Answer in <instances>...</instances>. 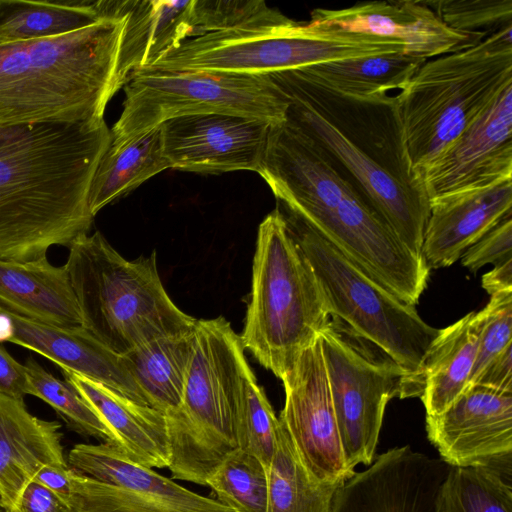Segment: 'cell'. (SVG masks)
<instances>
[{"label":"cell","mask_w":512,"mask_h":512,"mask_svg":"<svg viewBox=\"0 0 512 512\" xmlns=\"http://www.w3.org/2000/svg\"><path fill=\"white\" fill-rule=\"evenodd\" d=\"M111 136L104 118L0 126V259L47 258L87 234L91 182Z\"/></svg>","instance_id":"6da1fadb"},{"label":"cell","mask_w":512,"mask_h":512,"mask_svg":"<svg viewBox=\"0 0 512 512\" xmlns=\"http://www.w3.org/2000/svg\"><path fill=\"white\" fill-rule=\"evenodd\" d=\"M268 75L286 99L285 123L320 146L404 245L423 257L430 198L411 167L396 96H348L299 69Z\"/></svg>","instance_id":"7a4b0ae2"},{"label":"cell","mask_w":512,"mask_h":512,"mask_svg":"<svg viewBox=\"0 0 512 512\" xmlns=\"http://www.w3.org/2000/svg\"><path fill=\"white\" fill-rule=\"evenodd\" d=\"M292 212L398 298L416 305L429 268L367 202L343 169L288 124L272 125L258 171Z\"/></svg>","instance_id":"3957f363"},{"label":"cell","mask_w":512,"mask_h":512,"mask_svg":"<svg viewBox=\"0 0 512 512\" xmlns=\"http://www.w3.org/2000/svg\"><path fill=\"white\" fill-rule=\"evenodd\" d=\"M125 18L124 12L67 34L0 44V126L104 118L118 91Z\"/></svg>","instance_id":"277c9868"},{"label":"cell","mask_w":512,"mask_h":512,"mask_svg":"<svg viewBox=\"0 0 512 512\" xmlns=\"http://www.w3.org/2000/svg\"><path fill=\"white\" fill-rule=\"evenodd\" d=\"M65 264L83 327L118 355L157 338L189 331L197 319L168 296L156 253L134 261L122 257L96 231L77 237Z\"/></svg>","instance_id":"5b68a950"},{"label":"cell","mask_w":512,"mask_h":512,"mask_svg":"<svg viewBox=\"0 0 512 512\" xmlns=\"http://www.w3.org/2000/svg\"><path fill=\"white\" fill-rule=\"evenodd\" d=\"M240 335L223 317L197 319L181 406L164 414L173 479L206 486L237 448L234 424L253 372Z\"/></svg>","instance_id":"8992f818"},{"label":"cell","mask_w":512,"mask_h":512,"mask_svg":"<svg viewBox=\"0 0 512 512\" xmlns=\"http://www.w3.org/2000/svg\"><path fill=\"white\" fill-rule=\"evenodd\" d=\"M511 81L512 25L426 60L396 95L413 171L422 175Z\"/></svg>","instance_id":"52a82bcc"},{"label":"cell","mask_w":512,"mask_h":512,"mask_svg":"<svg viewBox=\"0 0 512 512\" xmlns=\"http://www.w3.org/2000/svg\"><path fill=\"white\" fill-rule=\"evenodd\" d=\"M252 286L240 335L280 380L331 317L314 271L278 208L258 228Z\"/></svg>","instance_id":"ba28073f"},{"label":"cell","mask_w":512,"mask_h":512,"mask_svg":"<svg viewBox=\"0 0 512 512\" xmlns=\"http://www.w3.org/2000/svg\"><path fill=\"white\" fill-rule=\"evenodd\" d=\"M277 208L314 271L329 315L406 372L401 399L420 398L423 363L440 329L427 324L414 305L366 275L298 216Z\"/></svg>","instance_id":"9c48e42d"},{"label":"cell","mask_w":512,"mask_h":512,"mask_svg":"<svg viewBox=\"0 0 512 512\" xmlns=\"http://www.w3.org/2000/svg\"><path fill=\"white\" fill-rule=\"evenodd\" d=\"M403 51L400 41L289 20L253 23L190 38L144 69L271 74Z\"/></svg>","instance_id":"30bf717a"},{"label":"cell","mask_w":512,"mask_h":512,"mask_svg":"<svg viewBox=\"0 0 512 512\" xmlns=\"http://www.w3.org/2000/svg\"><path fill=\"white\" fill-rule=\"evenodd\" d=\"M110 130L111 143L142 134L167 120L197 114H228L272 125L286 120L287 102L268 74L225 71H134Z\"/></svg>","instance_id":"8fae6325"},{"label":"cell","mask_w":512,"mask_h":512,"mask_svg":"<svg viewBox=\"0 0 512 512\" xmlns=\"http://www.w3.org/2000/svg\"><path fill=\"white\" fill-rule=\"evenodd\" d=\"M318 336L344 456L355 471L374 461L387 403L401 397L407 374L336 317Z\"/></svg>","instance_id":"7c38bea8"},{"label":"cell","mask_w":512,"mask_h":512,"mask_svg":"<svg viewBox=\"0 0 512 512\" xmlns=\"http://www.w3.org/2000/svg\"><path fill=\"white\" fill-rule=\"evenodd\" d=\"M69 504L73 512H235L195 493L108 444H76Z\"/></svg>","instance_id":"4fadbf2b"},{"label":"cell","mask_w":512,"mask_h":512,"mask_svg":"<svg viewBox=\"0 0 512 512\" xmlns=\"http://www.w3.org/2000/svg\"><path fill=\"white\" fill-rule=\"evenodd\" d=\"M281 380L285 403L278 419L302 461L319 480L344 483L356 472L344 456L319 336Z\"/></svg>","instance_id":"5bb4252c"},{"label":"cell","mask_w":512,"mask_h":512,"mask_svg":"<svg viewBox=\"0 0 512 512\" xmlns=\"http://www.w3.org/2000/svg\"><path fill=\"white\" fill-rule=\"evenodd\" d=\"M170 167L201 174L237 170L258 173L272 124L228 114H197L161 125Z\"/></svg>","instance_id":"9a60e30c"},{"label":"cell","mask_w":512,"mask_h":512,"mask_svg":"<svg viewBox=\"0 0 512 512\" xmlns=\"http://www.w3.org/2000/svg\"><path fill=\"white\" fill-rule=\"evenodd\" d=\"M429 198L512 179V81L422 174Z\"/></svg>","instance_id":"2e32d148"},{"label":"cell","mask_w":512,"mask_h":512,"mask_svg":"<svg viewBox=\"0 0 512 512\" xmlns=\"http://www.w3.org/2000/svg\"><path fill=\"white\" fill-rule=\"evenodd\" d=\"M450 467L409 445L390 449L338 488L332 512H435Z\"/></svg>","instance_id":"e0dca14e"},{"label":"cell","mask_w":512,"mask_h":512,"mask_svg":"<svg viewBox=\"0 0 512 512\" xmlns=\"http://www.w3.org/2000/svg\"><path fill=\"white\" fill-rule=\"evenodd\" d=\"M426 431L450 466L483 465L512 453V392L470 385L442 413L426 415Z\"/></svg>","instance_id":"ac0fdd59"},{"label":"cell","mask_w":512,"mask_h":512,"mask_svg":"<svg viewBox=\"0 0 512 512\" xmlns=\"http://www.w3.org/2000/svg\"><path fill=\"white\" fill-rule=\"evenodd\" d=\"M309 23L400 41L404 54L426 60L483 40L450 29L423 0L367 1L338 10L318 8L311 12Z\"/></svg>","instance_id":"d6986e66"},{"label":"cell","mask_w":512,"mask_h":512,"mask_svg":"<svg viewBox=\"0 0 512 512\" xmlns=\"http://www.w3.org/2000/svg\"><path fill=\"white\" fill-rule=\"evenodd\" d=\"M32 350L66 368L98 381L141 405L147 401L121 355L108 349L83 326L66 328L24 317L0 303V343Z\"/></svg>","instance_id":"ffe728a7"},{"label":"cell","mask_w":512,"mask_h":512,"mask_svg":"<svg viewBox=\"0 0 512 512\" xmlns=\"http://www.w3.org/2000/svg\"><path fill=\"white\" fill-rule=\"evenodd\" d=\"M512 215V179L430 199L422 256L429 269L451 266L501 220Z\"/></svg>","instance_id":"44dd1931"},{"label":"cell","mask_w":512,"mask_h":512,"mask_svg":"<svg viewBox=\"0 0 512 512\" xmlns=\"http://www.w3.org/2000/svg\"><path fill=\"white\" fill-rule=\"evenodd\" d=\"M57 421L34 416L24 400L0 393V512H19L22 494L47 464H67Z\"/></svg>","instance_id":"7402d4cb"},{"label":"cell","mask_w":512,"mask_h":512,"mask_svg":"<svg viewBox=\"0 0 512 512\" xmlns=\"http://www.w3.org/2000/svg\"><path fill=\"white\" fill-rule=\"evenodd\" d=\"M64 381L103 418L115 434L119 449L132 461L149 468H168L169 446L164 413L138 404L102 383L66 368Z\"/></svg>","instance_id":"603a6c76"},{"label":"cell","mask_w":512,"mask_h":512,"mask_svg":"<svg viewBox=\"0 0 512 512\" xmlns=\"http://www.w3.org/2000/svg\"><path fill=\"white\" fill-rule=\"evenodd\" d=\"M0 303L45 324L83 326L66 266H54L47 258L29 262L0 259Z\"/></svg>","instance_id":"cb8c5ba5"},{"label":"cell","mask_w":512,"mask_h":512,"mask_svg":"<svg viewBox=\"0 0 512 512\" xmlns=\"http://www.w3.org/2000/svg\"><path fill=\"white\" fill-rule=\"evenodd\" d=\"M126 14L119 47L116 82L124 87L131 74L194 38L192 0H122Z\"/></svg>","instance_id":"d4e9b609"},{"label":"cell","mask_w":512,"mask_h":512,"mask_svg":"<svg viewBox=\"0 0 512 512\" xmlns=\"http://www.w3.org/2000/svg\"><path fill=\"white\" fill-rule=\"evenodd\" d=\"M481 312H470L440 329L423 363L420 399L427 416L449 407L469 386L476 360Z\"/></svg>","instance_id":"484cf974"},{"label":"cell","mask_w":512,"mask_h":512,"mask_svg":"<svg viewBox=\"0 0 512 512\" xmlns=\"http://www.w3.org/2000/svg\"><path fill=\"white\" fill-rule=\"evenodd\" d=\"M194 339L195 327L157 338L123 355L148 406L164 414L179 409L194 351Z\"/></svg>","instance_id":"4316f807"},{"label":"cell","mask_w":512,"mask_h":512,"mask_svg":"<svg viewBox=\"0 0 512 512\" xmlns=\"http://www.w3.org/2000/svg\"><path fill=\"white\" fill-rule=\"evenodd\" d=\"M168 168L171 167L164 153L161 126L119 143L110 142L91 182V214L95 216L106 205Z\"/></svg>","instance_id":"83f0119b"},{"label":"cell","mask_w":512,"mask_h":512,"mask_svg":"<svg viewBox=\"0 0 512 512\" xmlns=\"http://www.w3.org/2000/svg\"><path fill=\"white\" fill-rule=\"evenodd\" d=\"M426 59L403 53L347 58L298 68L324 87L358 98L402 90Z\"/></svg>","instance_id":"f1b7e54d"},{"label":"cell","mask_w":512,"mask_h":512,"mask_svg":"<svg viewBox=\"0 0 512 512\" xmlns=\"http://www.w3.org/2000/svg\"><path fill=\"white\" fill-rule=\"evenodd\" d=\"M342 484L321 481L310 472L279 420L268 470L266 512H332L335 494Z\"/></svg>","instance_id":"f546056e"},{"label":"cell","mask_w":512,"mask_h":512,"mask_svg":"<svg viewBox=\"0 0 512 512\" xmlns=\"http://www.w3.org/2000/svg\"><path fill=\"white\" fill-rule=\"evenodd\" d=\"M435 512H512V453L483 465L451 466Z\"/></svg>","instance_id":"4dcf8cb0"},{"label":"cell","mask_w":512,"mask_h":512,"mask_svg":"<svg viewBox=\"0 0 512 512\" xmlns=\"http://www.w3.org/2000/svg\"><path fill=\"white\" fill-rule=\"evenodd\" d=\"M101 20L90 0H0V44L59 36Z\"/></svg>","instance_id":"1f68e13d"},{"label":"cell","mask_w":512,"mask_h":512,"mask_svg":"<svg viewBox=\"0 0 512 512\" xmlns=\"http://www.w3.org/2000/svg\"><path fill=\"white\" fill-rule=\"evenodd\" d=\"M24 365L27 395L50 405L73 431L118 447L111 428L74 388L45 370L33 357H28Z\"/></svg>","instance_id":"d6a6232c"},{"label":"cell","mask_w":512,"mask_h":512,"mask_svg":"<svg viewBox=\"0 0 512 512\" xmlns=\"http://www.w3.org/2000/svg\"><path fill=\"white\" fill-rule=\"evenodd\" d=\"M206 486L235 512H266L268 472L254 455L236 448L215 469Z\"/></svg>","instance_id":"836d02e7"},{"label":"cell","mask_w":512,"mask_h":512,"mask_svg":"<svg viewBox=\"0 0 512 512\" xmlns=\"http://www.w3.org/2000/svg\"><path fill=\"white\" fill-rule=\"evenodd\" d=\"M279 420L252 372L247 393L234 424L237 448L259 459L268 472L276 446Z\"/></svg>","instance_id":"e575fe53"},{"label":"cell","mask_w":512,"mask_h":512,"mask_svg":"<svg viewBox=\"0 0 512 512\" xmlns=\"http://www.w3.org/2000/svg\"><path fill=\"white\" fill-rule=\"evenodd\" d=\"M424 3L447 27L469 36L484 39L512 25V0H429Z\"/></svg>","instance_id":"d590c367"},{"label":"cell","mask_w":512,"mask_h":512,"mask_svg":"<svg viewBox=\"0 0 512 512\" xmlns=\"http://www.w3.org/2000/svg\"><path fill=\"white\" fill-rule=\"evenodd\" d=\"M480 312L478 349L469 386L495 356L512 345V292L491 295Z\"/></svg>","instance_id":"8d00e7d4"},{"label":"cell","mask_w":512,"mask_h":512,"mask_svg":"<svg viewBox=\"0 0 512 512\" xmlns=\"http://www.w3.org/2000/svg\"><path fill=\"white\" fill-rule=\"evenodd\" d=\"M462 265L476 273L487 264H500L512 259V215L470 246L461 256Z\"/></svg>","instance_id":"74e56055"},{"label":"cell","mask_w":512,"mask_h":512,"mask_svg":"<svg viewBox=\"0 0 512 512\" xmlns=\"http://www.w3.org/2000/svg\"><path fill=\"white\" fill-rule=\"evenodd\" d=\"M19 512H73L68 501L35 479L26 486Z\"/></svg>","instance_id":"f35d334b"},{"label":"cell","mask_w":512,"mask_h":512,"mask_svg":"<svg viewBox=\"0 0 512 512\" xmlns=\"http://www.w3.org/2000/svg\"><path fill=\"white\" fill-rule=\"evenodd\" d=\"M512 392V345L495 356L471 385Z\"/></svg>","instance_id":"ab89813d"},{"label":"cell","mask_w":512,"mask_h":512,"mask_svg":"<svg viewBox=\"0 0 512 512\" xmlns=\"http://www.w3.org/2000/svg\"><path fill=\"white\" fill-rule=\"evenodd\" d=\"M0 393L24 400L27 395L26 368L0 343Z\"/></svg>","instance_id":"60d3db41"},{"label":"cell","mask_w":512,"mask_h":512,"mask_svg":"<svg viewBox=\"0 0 512 512\" xmlns=\"http://www.w3.org/2000/svg\"><path fill=\"white\" fill-rule=\"evenodd\" d=\"M72 471L68 464H47L38 470L34 479L69 502Z\"/></svg>","instance_id":"b9f144b4"},{"label":"cell","mask_w":512,"mask_h":512,"mask_svg":"<svg viewBox=\"0 0 512 512\" xmlns=\"http://www.w3.org/2000/svg\"><path fill=\"white\" fill-rule=\"evenodd\" d=\"M482 287L491 296L512 292V259L497 264L482 276Z\"/></svg>","instance_id":"7bdbcfd3"}]
</instances>
